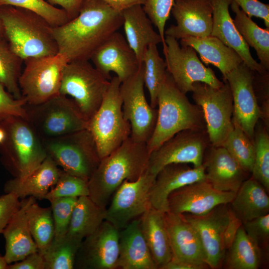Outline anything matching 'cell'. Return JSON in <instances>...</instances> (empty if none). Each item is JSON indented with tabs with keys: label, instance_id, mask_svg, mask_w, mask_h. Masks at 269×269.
<instances>
[{
	"label": "cell",
	"instance_id": "cell-1",
	"mask_svg": "<svg viewBox=\"0 0 269 269\" xmlns=\"http://www.w3.org/2000/svg\"><path fill=\"white\" fill-rule=\"evenodd\" d=\"M121 11L100 0H84L78 15L52 27L58 52L68 62L89 60L94 52L123 25Z\"/></svg>",
	"mask_w": 269,
	"mask_h": 269
},
{
	"label": "cell",
	"instance_id": "cell-2",
	"mask_svg": "<svg viewBox=\"0 0 269 269\" xmlns=\"http://www.w3.org/2000/svg\"><path fill=\"white\" fill-rule=\"evenodd\" d=\"M150 154L146 143L129 137L101 159L88 180L89 197L99 206L107 208L124 181L135 180L146 171Z\"/></svg>",
	"mask_w": 269,
	"mask_h": 269
},
{
	"label": "cell",
	"instance_id": "cell-3",
	"mask_svg": "<svg viewBox=\"0 0 269 269\" xmlns=\"http://www.w3.org/2000/svg\"><path fill=\"white\" fill-rule=\"evenodd\" d=\"M157 103L155 127L146 143L150 153L182 131L206 130L201 108L190 102L167 71L158 93Z\"/></svg>",
	"mask_w": 269,
	"mask_h": 269
},
{
	"label": "cell",
	"instance_id": "cell-4",
	"mask_svg": "<svg viewBox=\"0 0 269 269\" xmlns=\"http://www.w3.org/2000/svg\"><path fill=\"white\" fill-rule=\"evenodd\" d=\"M0 21L5 38L23 60L58 53L53 27L38 14L19 7L2 6Z\"/></svg>",
	"mask_w": 269,
	"mask_h": 269
},
{
	"label": "cell",
	"instance_id": "cell-5",
	"mask_svg": "<svg viewBox=\"0 0 269 269\" xmlns=\"http://www.w3.org/2000/svg\"><path fill=\"white\" fill-rule=\"evenodd\" d=\"M0 125L6 134L0 145L2 162L14 177L23 179L47 157L42 141L25 119L9 117L0 119Z\"/></svg>",
	"mask_w": 269,
	"mask_h": 269
},
{
	"label": "cell",
	"instance_id": "cell-6",
	"mask_svg": "<svg viewBox=\"0 0 269 269\" xmlns=\"http://www.w3.org/2000/svg\"><path fill=\"white\" fill-rule=\"evenodd\" d=\"M121 84L117 76L112 78L101 105L88 121L87 129L94 137L100 159L131 136V125L123 112Z\"/></svg>",
	"mask_w": 269,
	"mask_h": 269
},
{
	"label": "cell",
	"instance_id": "cell-7",
	"mask_svg": "<svg viewBox=\"0 0 269 269\" xmlns=\"http://www.w3.org/2000/svg\"><path fill=\"white\" fill-rule=\"evenodd\" d=\"M42 141L47 155L58 167L87 180L101 160L94 137L86 129Z\"/></svg>",
	"mask_w": 269,
	"mask_h": 269
},
{
	"label": "cell",
	"instance_id": "cell-8",
	"mask_svg": "<svg viewBox=\"0 0 269 269\" xmlns=\"http://www.w3.org/2000/svg\"><path fill=\"white\" fill-rule=\"evenodd\" d=\"M27 121L41 140L87 129L88 121L71 98L57 95L37 105L25 106Z\"/></svg>",
	"mask_w": 269,
	"mask_h": 269
},
{
	"label": "cell",
	"instance_id": "cell-9",
	"mask_svg": "<svg viewBox=\"0 0 269 269\" xmlns=\"http://www.w3.org/2000/svg\"><path fill=\"white\" fill-rule=\"evenodd\" d=\"M110 84L89 60L71 61L63 69L59 94L72 98L88 121L99 109Z\"/></svg>",
	"mask_w": 269,
	"mask_h": 269
},
{
	"label": "cell",
	"instance_id": "cell-10",
	"mask_svg": "<svg viewBox=\"0 0 269 269\" xmlns=\"http://www.w3.org/2000/svg\"><path fill=\"white\" fill-rule=\"evenodd\" d=\"M18 80L22 98L29 105H37L59 95L63 69L68 62L62 53L24 60Z\"/></svg>",
	"mask_w": 269,
	"mask_h": 269
},
{
	"label": "cell",
	"instance_id": "cell-11",
	"mask_svg": "<svg viewBox=\"0 0 269 269\" xmlns=\"http://www.w3.org/2000/svg\"><path fill=\"white\" fill-rule=\"evenodd\" d=\"M213 88L202 82L193 84L192 98L202 109L210 144L223 146L233 128V104L228 83Z\"/></svg>",
	"mask_w": 269,
	"mask_h": 269
},
{
	"label": "cell",
	"instance_id": "cell-12",
	"mask_svg": "<svg viewBox=\"0 0 269 269\" xmlns=\"http://www.w3.org/2000/svg\"><path fill=\"white\" fill-rule=\"evenodd\" d=\"M177 40L165 36L166 46L163 52L166 70L179 90L186 94L191 92L193 84L198 82L213 88L221 87L224 82L217 78L211 68L202 63L194 49L189 46H180Z\"/></svg>",
	"mask_w": 269,
	"mask_h": 269
},
{
	"label": "cell",
	"instance_id": "cell-13",
	"mask_svg": "<svg viewBox=\"0 0 269 269\" xmlns=\"http://www.w3.org/2000/svg\"><path fill=\"white\" fill-rule=\"evenodd\" d=\"M210 145L206 130L182 131L150 153L146 170L156 176L161 168L171 163L200 166Z\"/></svg>",
	"mask_w": 269,
	"mask_h": 269
},
{
	"label": "cell",
	"instance_id": "cell-14",
	"mask_svg": "<svg viewBox=\"0 0 269 269\" xmlns=\"http://www.w3.org/2000/svg\"><path fill=\"white\" fill-rule=\"evenodd\" d=\"M143 66L131 77L121 83L120 93L124 117L131 125L130 137L134 141L147 143L155 127L157 109L145 98Z\"/></svg>",
	"mask_w": 269,
	"mask_h": 269
},
{
	"label": "cell",
	"instance_id": "cell-15",
	"mask_svg": "<svg viewBox=\"0 0 269 269\" xmlns=\"http://www.w3.org/2000/svg\"><path fill=\"white\" fill-rule=\"evenodd\" d=\"M155 177L146 170L135 180L124 181L106 208L105 220L120 231L140 217L151 206L150 192Z\"/></svg>",
	"mask_w": 269,
	"mask_h": 269
},
{
	"label": "cell",
	"instance_id": "cell-16",
	"mask_svg": "<svg viewBox=\"0 0 269 269\" xmlns=\"http://www.w3.org/2000/svg\"><path fill=\"white\" fill-rule=\"evenodd\" d=\"M223 78L228 83L232 92V120L254 141L256 126L261 114L253 88V71L243 62Z\"/></svg>",
	"mask_w": 269,
	"mask_h": 269
},
{
	"label": "cell",
	"instance_id": "cell-17",
	"mask_svg": "<svg viewBox=\"0 0 269 269\" xmlns=\"http://www.w3.org/2000/svg\"><path fill=\"white\" fill-rule=\"evenodd\" d=\"M120 230L105 220L92 234L82 241L74 268L116 269L119 255Z\"/></svg>",
	"mask_w": 269,
	"mask_h": 269
},
{
	"label": "cell",
	"instance_id": "cell-18",
	"mask_svg": "<svg viewBox=\"0 0 269 269\" xmlns=\"http://www.w3.org/2000/svg\"><path fill=\"white\" fill-rule=\"evenodd\" d=\"M236 193L215 189L206 180L185 185L168 198L169 211L176 214L201 215L217 206L231 202Z\"/></svg>",
	"mask_w": 269,
	"mask_h": 269
},
{
	"label": "cell",
	"instance_id": "cell-19",
	"mask_svg": "<svg viewBox=\"0 0 269 269\" xmlns=\"http://www.w3.org/2000/svg\"><path fill=\"white\" fill-rule=\"evenodd\" d=\"M229 204L217 206L201 215L181 214L197 231L205 253L206 264L212 269L219 267L225 252L223 235L229 221Z\"/></svg>",
	"mask_w": 269,
	"mask_h": 269
},
{
	"label": "cell",
	"instance_id": "cell-20",
	"mask_svg": "<svg viewBox=\"0 0 269 269\" xmlns=\"http://www.w3.org/2000/svg\"><path fill=\"white\" fill-rule=\"evenodd\" d=\"M90 60L107 79L114 72L121 83L133 76L142 63L126 39L118 31L111 35L93 54Z\"/></svg>",
	"mask_w": 269,
	"mask_h": 269
},
{
	"label": "cell",
	"instance_id": "cell-21",
	"mask_svg": "<svg viewBox=\"0 0 269 269\" xmlns=\"http://www.w3.org/2000/svg\"><path fill=\"white\" fill-rule=\"evenodd\" d=\"M171 13L176 24L164 31L165 36L176 39L191 36L204 38L211 35L213 10L210 0H175Z\"/></svg>",
	"mask_w": 269,
	"mask_h": 269
},
{
	"label": "cell",
	"instance_id": "cell-22",
	"mask_svg": "<svg viewBox=\"0 0 269 269\" xmlns=\"http://www.w3.org/2000/svg\"><path fill=\"white\" fill-rule=\"evenodd\" d=\"M207 150L203 162L206 180L217 190L236 193L249 173L224 146L210 145Z\"/></svg>",
	"mask_w": 269,
	"mask_h": 269
},
{
	"label": "cell",
	"instance_id": "cell-23",
	"mask_svg": "<svg viewBox=\"0 0 269 269\" xmlns=\"http://www.w3.org/2000/svg\"><path fill=\"white\" fill-rule=\"evenodd\" d=\"M203 164L191 167L186 163H171L156 175L150 192L151 207L163 212L169 211L168 198L174 191L189 184L205 180Z\"/></svg>",
	"mask_w": 269,
	"mask_h": 269
},
{
	"label": "cell",
	"instance_id": "cell-24",
	"mask_svg": "<svg viewBox=\"0 0 269 269\" xmlns=\"http://www.w3.org/2000/svg\"><path fill=\"white\" fill-rule=\"evenodd\" d=\"M164 216L172 258L208 267L201 241L195 229L182 215L168 211L165 212Z\"/></svg>",
	"mask_w": 269,
	"mask_h": 269
},
{
	"label": "cell",
	"instance_id": "cell-25",
	"mask_svg": "<svg viewBox=\"0 0 269 269\" xmlns=\"http://www.w3.org/2000/svg\"><path fill=\"white\" fill-rule=\"evenodd\" d=\"M213 10V26L211 35L220 39L233 49L243 62L253 71L259 73L267 70L252 57L249 46L238 31L229 8L233 0H210Z\"/></svg>",
	"mask_w": 269,
	"mask_h": 269
},
{
	"label": "cell",
	"instance_id": "cell-26",
	"mask_svg": "<svg viewBox=\"0 0 269 269\" xmlns=\"http://www.w3.org/2000/svg\"><path fill=\"white\" fill-rule=\"evenodd\" d=\"M36 199L29 196L22 199L21 205L3 230L5 239L4 257L8 264L19 261L38 251L28 226L26 211Z\"/></svg>",
	"mask_w": 269,
	"mask_h": 269
},
{
	"label": "cell",
	"instance_id": "cell-27",
	"mask_svg": "<svg viewBox=\"0 0 269 269\" xmlns=\"http://www.w3.org/2000/svg\"><path fill=\"white\" fill-rule=\"evenodd\" d=\"M116 269H157L142 233L139 218L120 231L119 255Z\"/></svg>",
	"mask_w": 269,
	"mask_h": 269
},
{
	"label": "cell",
	"instance_id": "cell-28",
	"mask_svg": "<svg viewBox=\"0 0 269 269\" xmlns=\"http://www.w3.org/2000/svg\"><path fill=\"white\" fill-rule=\"evenodd\" d=\"M62 170L47 156L42 163L30 175L23 179L14 177L4 185L5 193H12L19 198L32 196L43 200L50 188L57 182Z\"/></svg>",
	"mask_w": 269,
	"mask_h": 269
},
{
	"label": "cell",
	"instance_id": "cell-29",
	"mask_svg": "<svg viewBox=\"0 0 269 269\" xmlns=\"http://www.w3.org/2000/svg\"><path fill=\"white\" fill-rule=\"evenodd\" d=\"M126 40L142 63L144 52L150 44L162 43L159 34L153 29L152 23L142 5L135 4L122 11Z\"/></svg>",
	"mask_w": 269,
	"mask_h": 269
},
{
	"label": "cell",
	"instance_id": "cell-30",
	"mask_svg": "<svg viewBox=\"0 0 269 269\" xmlns=\"http://www.w3.org/2000/svg\"><path fill=\"white\" fill-rule=\"evenodd\" d=\"M164 213L150 206L139 217L142 233L153 260L159 269L172 258Z\"/></svg>",
	"mask_w": 269,
	"mask_h": 269
},
{
	"label": "cell",
	"instance_id": "cell-31",
	"mask_svg": "<svg viewBox=\"0 0 269 269\" xmlns=\"http://www.w3.org/2000/svg\"><path fill=\"white\" fill-rule=\"evenodd\" d=\"M180 44L194 48L205 64H212L218 68L223 76L243 62L233 49L211 35L204 38L186 37L180 39Z\"/></svg>",
	"mask_w": 269,
	"mask_h": 269
},
{
	"label": "cell",
	"instance_id": "cell-32",
	"mask_svg": "<svg viewBox=\"0 0 269 269\" xmlns=\"http://www.w3.org/2000/svg\"><path fill=\"white\" fill-rule=\"evenodd\" d=\"M242 223L269 213V197L263 185L252 177L245 180L230 203Z\"/></svg>",
	"mask_w": 269,
	"mask_h": 269
},
{
	"label": "cell",
	"instance_id": "cell-33",
	"mask_svg": "<svg viewBox=\"0 0 269 269\" xmlns=\"http://www.w3.org/2000/svg\"><path fill=\"white\" fill-rule=\"evenodd\" d=\"M106 215V208L97 205L89 196L78 197L66 236L82 242L99 228Z\"/></svg>",
	"mask_w": 269,
	"mask_h": 269
},
{
	"label": "cell",
	"instance_id": "cell-34",
	"mask_svg": "<svg viewBox=\"0 0 269 269\" xmlns=\"http://www.w3.org/2000/svg\"><path fill=\"white\" fill-rule=\"evenodd\" d=\"M231 8L235 13L234 23L244 41L254 48L259 59L260 63L269 70V28L259 27L234 1Z\"/></svg>",
	"mask_w": 269,
	"mask_h": 269
},
{
	"label": "cell",
	"instance_id": "cell-35",
	"mask_svg": "<svg viewBox=\"0 0 269 269\" xmlns=\"http://www.w3.org/2000/svg\"><path fill=\"white\" fill-rule=\"evenodd\" d=\"M226 267L229 269H257L261 260L260 249L249 238L242 225L228 249Z\"/></svg>",
	"mask_w": 269,
	"mask_h": 269
},
{
	"label": "cell",
	"instance_id": "cell-36",
	"mask_svg": "<svg viewBox=\"0 0 269 269\" xmlns=\"http://www.w3.org/2000/svg\"><path fill=\"white\" fill-rule=\"evenodd\" d=\"M26 216L31 236L38 252L43 255L54 238V226L51 207H42L35 201L28 207Z\"/></svg>",
	"mask_w": 269,
	"mask_h": 269
},
{
	"label": "cell",
	"instance_id": "cell-37",
	"mask_svg": "<svg viewBox=\"0 0 269 269\" xmlns=\"http://www.w3.org/2000/svg\"><path fill=\"white\" fill-rule=\"evenodd\" d=\"M24 60L11 48L3 36H0V83L15 99L23 98L18 80Z\"/></svg>",
	"mask_w": 269,
	"mask_h": 269
},
{
	"label": "cell",
	"instance_id": "cell-38",
	"mask_svg": "<svg viewBox=\"0 0 269 269\" xmlns=\"http://www.w3.org/2000/svg\"><path fill=\"white\" fill-rule=\"evenodd\" d=\"M142 64L144 84L149 92L150 104L156 108L158 93L167 73L165 62L160 57L157 45L150 44L147 47L142 57Z\"/></svg>",
	"mask_w": 269,
	"mask_h": 269
},
{
	"label": "cell",
	"instance_id": "cell-39",
	"mask_svg": "<svg viewBox=\"0 0 269 269\" xmlns=\"http://www.w3.org/2000/svg\"><path fill=\"white\" fill-rule=\"evenodd\" d=\"M81 242L66 235L59 240L53 239L43 255L45 269H74Z\"/></svg>",
	"mask_w": 269,
	"mask_h": 269
},
{
	"label": "cell",
	"instance_id": "cell-40",
	"mask_svg": "<svg viewBox=\"0 0 269 269\" xmlns=\"http://www.w3.org/2000/svg\"><path fill=\"white\" fill-rule=\"evenodd\" d=\"M233 128L226 138L223 146L245 171L251 173L255 155L254 141L236 122L233 121Z\"/></svg>",
	"mask_w": 269,
	"mask_h": 269
},
{
	"label": "cell",
	"instance_id": "cell-41",
	"mask_svg": "<svg viewBox=\"0 0 269 269\" xmlns=\"http://www.w3.org/2000/svg\"><path fill=\"white\" fill-rule=\"evenodd\" d=\"M254 143L255 155L251 177L261 183L269 192V135L265 125L256 126Z\"/></svg>",
	"mask_w": 269,
	"mask_h": 269
},
{
	"label": "cell",
	"instance_id": "cell-42",
	"mask_svg": "<svg viewBox=\"0 0 269 269\" xmlns=\"http://www.w3.org/2000/svg\"><path fill=\"white\" fill-rule=\"evenodd\" d=\"M11 6L31 11L44 18L51 26L62 25L70 20L67 12L45 0H0V6Z\"/></svg>",
	"mask_w": 269,
	"mask_h": 269
},
{
	"label": "cell",
	"instance_id": "cell-43",
	"mask_svg": "<svg viewBox=\"0 0 269 269\" xmlns=\"http://www.w3.org/2000/svg\"><path fill=\"white\" fill-rule=\"evenodd\" d=\"M89 196L88 180L62 170L57 182L49 190L44 199L49 201L65 197Z\"/></svg>",
	"mask_w": 269,
	"mask_h": 269
},
{
	"label": "cell",
	"instance_id": "cell-44",
	"mask_svg": "<svg viewBox=\"0 0 269 269\" xmlns=\"http://www.w3.org/2000/svg\"><path fill=\"white\" fill-rule=\"evenodd\" d=\"M77 199L65 197L49 201L54 226V240H59L66 235Z\"/></svg>",
	"mask_w": 269,
	"mask_h": 269
},
{
	"label": "cell",
	"instance_id": "cell-45",
	"mask_svg": "<svg viewBox=\"0 0 269 269\" xmlns=\"http://www.w3.org/2000/svg\"><path fill=\"white\" fill-rule=\"evenodd\" d=\"M175 0H144L142 5L146 14L157 28L162 40L163 51L166 48L165 26L169 19Z\"/></svg>",
	"mask_w": 269,
	"mask_h": 269
},
{
	"label": "cell",
	"instance_id": "cell-46",
	"mask_svg": "<svg viewBox=\"0 0 269 269\" xmlns=\"http://www.w3.org/2000/svg\"><path fill=\"white\" fill-rule=\"evenodd\" d=\"M253 88L264 125L269 128V74L253 71Z\"/></svg>",
	"mask_w": 269,
	"mask_h": 269
},
{
	"label": "cell",
	"instance_id": "cell-47",
	"mask_svg": "<svg viewBox=\"0 0 269 269\" xmlns=\"http://www.w3.org/2000/svg\"><path fill=\"white\" fill-rule=\"evenodd\" d=\"M26 100L14 98L0 83V119L17 117L27 120L25 106Z\"/></svg>",
	"mask_w": 269,
	"mask_h": 269
},
{
	"label": "cell",
	"instance_id": "cell-48",
	"mask_svg": "<svg viewBox=\"0 0 269 269\" xmlns=\"http://www.w3.org/2000/svg\"><path fill=\"white\" fill-rule=\"evenodd\" d=\"M246 234L260 248L267 246L269 239V213L242 223Z\"/></svg>",
	"mask_w": 269,
	"mask_h": 269
},
{
	"label": "cell",
	"instance_id": "cell-49",
	"mask_svg": "<svg viewBox=\"0 0 269 269\" xmlns=\"http://www.w3.org/2000/svg\"><path fill=\"white\" fill-rule=\"evenodd\" d=\"M15 195L8 193L0 196V234L21 205V201Z\"/></svg>",
	"mask_w": 269,
	"mask_h": 269
},
{
	"label": "cell",
	"instance_id": "cell-50",
	"mask_svg": "<svg viewBox=\"0 0 269 269\" xmlns=\"http://www.w3.org/2000/svg\"><path fill=\"white\" fill-rule=\"evenodd\" d=\"M249 17L262 19L267 28H269V5L259 0H233Z\"/></svg>",
	"mask_w": 269,
	"mask_h": 269
},
{
	"label": "cell",
	"instance_id": "cell-51",
	"mask_svg": "<svg viewBox=\"0 0 269 269\" xmlns=\"http://www.w3.org/2000/svg\"><path fill=\"white\" fill-rule=\"evenodd\" d=\"M7 269H45L43 256L37 251L19 261L8 264Z\"/></svg>",
	"mask_w": 269,
	"mask_h": 269
},
{
	"label": "cell",
	"instance_id": "cell-52",
	"mask_svg": "<svg viewBox=\"0 0 269 269\" xmlns=\"http://www.w3.org/2000/svg\"><path fill=\"white\" fill-rule=\"evenodd\" d=\"M242 225V221L229 208V221L223 235V245L225 250L231 246L238 230Z\"/></svg>",
	"mask_w": 269,
	"mask_h": 269
},
{
	"label": "cell",
	"instance_id": "cell-53",
	"mask_svg": "<svg viewBox=\"0 0 269 269\" xmlns=\"http://www.w3.org/2000/svg\"><path fill=\"white\" fill-rule=\"evenodd\" d=\"M48 1L51 4H57L62 7L71 20L78 15L84 0H48Z\"/></svg>",
	"mask_w": 269,
	"mask_h": 269
},
{
	"label": "cell",
	"instance_id": "cell-54",
	"mask_svg": "<svg viewBox=\"0 0 269 269\" xmlns=\"http://www.w3.org/2000/svg\"><path fill=\"white\" fill-rule=\"evenodd\" d=\"M104 1L113 9L122 11L124 9L135 4L143 5L144 0H100Z\"/></svg>",
	"mask_w": 269,
	"mask_h": 269
},
{
	"label": "cell",
	"instance_id": "cell-55",
	"mask_svg": "<svg viewBox=\"0 0 269 269\" xmlns=\"http://www.w3.org/2000/svg\"><path fill=\"white\" fill-rule=\"evenodd\" d=\"M205 267L172 259L161 269H203Z\"/></svg>",
	"mask_w": 269,
	"mask_h": 269
},
{
	"label": "cell",
	"instance_id": "cell-56",
	"mask_svg": "<svg viewBox=\"0 0 269 269\" xmlns=\"http://www.w3.org/2000/svg\"><path fill=\"white\" fill-rule=\"evenodd\" d=\"M6 132L3 128L0 125V145L2 144L6 138Z\"/></svg>",
	"mask_w": 269,
	"mask_h": 269
},
{
	"label": "cell",
	"instance_id": "cell-57",
	"mask_svg": "<svg viewBox=\"0 0 269 269\" xmlns=\"http://www.w3.org/2000/svg\"><path fill=\"white\" fill-rule=\"evenodd\" d=\"M8 265L4 256L0 254V269H7Z\"/></svg>",
	"mask_w": 269,
	"mask_h": 269
},
{
	"label": "cell",
	"instance_id": "cell-58",
	"mask_svg": "<svg viewBox=\"0 0 269 269\" xmlns=\"http://www.w3.org/2000/svg\"><path fill=\"white\" fill-rule=\"evenodd\" d=\"M0 36H4L3 28H2V26L0 21Z\"/></svg>",
	"mask_w": 269,
	"mask_h": 269
}]
</instances>
